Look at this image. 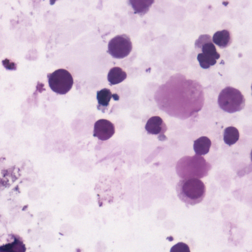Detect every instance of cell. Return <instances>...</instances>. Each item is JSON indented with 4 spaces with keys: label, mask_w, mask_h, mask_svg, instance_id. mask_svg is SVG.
Segmentation results:
<instances>
[{
    "label": "cell",
    "mask_w": 252,
    "mask_h": 252,
    "mask_svg": "<svg viewBox=\"0 0 252 252\" xmlns=\"http://www.w3.org/2000/svg\"><path fill=\"white\" fill-rule=\"evenodd\" d=\"M175 168L177 175L182 179H201L208 175L212 166L203 157L196 154L181 158L177 162Z\"/></svg>",
    "instance_id": "obj_1"
},
{
    "label": "cell",
    "mask_w": 252,
    "mask_h": 252,
    "mask_svg": "<svg viewBox=\"0 0 252 252\" xmlns=\"http://www.w3.org/2000/svg\"><path fill=\"white\" fill-rule=\"evenodd\" d=\"M176 191L183 202L187 205H194L200 203L205 197L206 187L199 179H184L177 183Z\"/></svg>",
    "instance_id": "obj_2"
},
{
    "label": "cell",
    "mask_w": 252,
    "mask_h": 252,
    "mask_svg": "<svg viewBox=\"0 0 252 252\" xmlns=\"http://www.w3.org/2000/svg\"><path fill=\"white\" fill-rule=\"evenodd\" d=\"M245 98L238 89L228 86L220 93L218 103L223 111L232 113L242 110L245 106Z\"/></svg>",
    "instance_id": "obj_3"
},
{
    "label": "cell",
    "mask_w": 252,
    "mask_h": 252,
    "mask_svg": "<svg viewBox=\"0 0 252 252\" xmlns=\"http://www.w3.org/2000/svg\"><path fill=\"white\" fill-rule=\"evenodd\" d=\"M48 84L53 91L60 94H64L72 88L73 79L68 70L60 68L49 74Z\"/></svg>",
    "instance_id": "obj_4"
},
{
    "label": "cell",
    "mask_w": 252,
    "mask_h": 252,
    "mask_svg": "<svg viewBox=\"0 0 252 252\" xmlns=\"http://www.w3.org/2000/svg\"><path fill=\"white\" fill-rule=\"evenodd\" d=\"M132 49L129 37L126 34L118 35L112 38L108 44V51L114 58L123 59L127 56Z\"/></svg>",
    "instance_id": "obj_5"
},
{
    "label": "cell",
    "mask_w": 252,
    "mask_h": 252,
    "mask_svg": "<svg viewBox=\"0 0 252 252\" xmlns=\"http://www.w3.org/2000/svg\"><path fill=\"white\" fill-rule=\"evenodd\" d=\"M195 47L197 50H200L201 53L207 57L216 60L220 58V54L217 51L210 35H200L195 42Z\"/></svg>",
    "instance_id": "obj_6"
},
{
    "label": "cell",
    "mask_w": 252,
    "mask_h": 252,
    "mask_svg": "<svg viewBox=\"0 0 252 252\" xmlns=\"http://www.w3.org/2000/svg\"><path fill=\"white\" fill-rule=\"evenodd\" d=\"M115 132L114 125L107 119H99L94 125V136L100 140H108L113 136Z\"/></svg>",
    "instance_id": "obj_7"
},
{
    "label": "cell",
    "mask_w": 252,
    "mask_h": 252,
    "mask_svg": "<svg viewBox=\"0 0 252 252\" xmlns=\"http://www.w3.org/2000/svg\"><path fill=\"white\" fill-rule=\"evenodd\" d=\"M145 129L151 134L164 136L167 127L161 117L154 116L148 119L145 125Z\"/></svg>",
    "instance_id": "obj_8"
},
{
    "label": "cell",
    "mask_w": 252,
    "mask_h": 252,
    "mask_svg": "<svg viewBox=\"0 0 252 252\" xmlns=\"http://www.w3.org/2000/svg\"><path fill=\"white\" fill-rule=\"evenodd\" d=\"M212 40L218 47L223 49L227 48L231 44L232 36L229 31L224 29L216 32L214 34Z\"/></svg>",
    "instance_id": "obj_9"
},
{
    "label": "cell",
    "mask_w": 252,
    "mask_h": 252,
    "mask_svg": "<svg viewBox=\"0 0 252 252\" xmlns=\"http://www.w3.org/2000/svg\"><path fill=\"white\" fill-rule=\"evenodd\" d=\"M212 142L210 138L203 136L194 141L193 149L196 155L204 156L210 151Z\"/></svg>",
    "instance_id": "obj_10"
},
{
    "label": "cell",
    "mask_w": 252,
    "mask_h": 252,
    "mask_svg": "<svg viewBox=\"0 0 252 252\" xmlns=\"http://www.w3.org/2000/svg\"><path fill=\"white\" fill-rule=\"evenodd\" d=\"M128 2L135 13L144 15L148 12L155 0H128Z\"/></svg>",
    "instance_id": "obj_11"
},
{
    "label": "cell",
    "mask_w": 252,
    "mask_h": 252,
    "mask_svg": "<svg viewBox=\"0 0 252 252\" xmlns=\"http://www.w3.org/2000/svg\"><path fill=\"white\" fill-rule=\"evenodd\" d=\"M127 77L126 73L120 67L111 68L107 75V79L111 85H116L124 81Z\"/></svg>",
    "instance_id": "obj_12"
},
{
    "label": "cell",
    "mask_w": 252,
    "mask_h": 252,
    "mask_svg": "<svg viewBox=\"0 0 252 252\" xmlns=\"http://www.w3.org/2000/svg\"><path fill=\"white\" fill-rule=\"evenodd\" d=\"M240 133L238 129L233 126L227 127L223 131V139L224 143L231 146L239 140Z\"/></svg>",
    "instance_id": "obj_13"
},
{
    "label": "cell",
    "mask_w": 252,
    "mask_h": 252,
    "mask_svg": "<svg viewBox=\"0 0 252 252\" xmlns=\"http://www.w3.org/2000/svg\"><path fill=\"white\" fill-rule=\"evenodd\" d=\"M112 97V92L107 88H103L97 92L96 98L98 103L104 107L109 105Z\"/></svg>",
    "instance_id": "obj_14"
},
{
    "label": "cell",
    "mask_w": 252,
    "mask_h": 252,
    "mask_svg": "<svg viewBox=\"0 0 252 252\" xmlns=\"http://www.w3.org/2000/svg\"><path fill=\"white\" fill-rule=\"evenodd\" d=\"M24 245L19 239L16 238L13 242L0 247V251H25Z\"/></svg>",
    "instance_id": "obj_15"
},
{
    "label": "cell",
    "mask_w": 252,
    "mask_h": 252,
    "mask_svg": "<svg viewBox=\"0 0 252 252\" xmlns=\"http://www.w3.org/2000/svg\"><path fill=\"white\" fill-rule=\"evenodd\" d=\"M197 59L200 66L204 69L209 68L211 66H213L217 63L216 59L208 57L202 53L198 54Z\"/></svg>",
    "instance_id": "obj_16"
},
{
    "label": "cell",
    "mask_w": 252,
    "mask_h": 252,
    "mask_svg": "<svg viewBox=\"0 0 252 252\" xmlns=\"http://www.w3.org/2000/svg\"><path fill=\"white\" fill-rule=\"evenodd\" d=\"M170 252H190V250L186 244L179 242L171 248Z\"/></svg>",
    "instance_id": "obj_17"
}]
</instances>
